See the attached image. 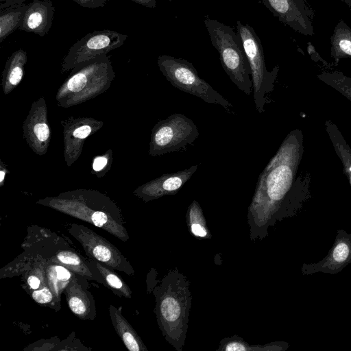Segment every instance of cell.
<instances>
[{"mask_svg":"<svg viewBox=\"0 0 351 351\" xmlns=\"http://www.w3.org/2000/svg\"><path fill=\"white\" fill-rule=\"evenodd\" d=\"M54 12L55 8L51 1L33 0L27 4L19 29L43 37L51 27Z\"/></svg>","mask_w":351,"mask_h":351,"instance_id":"9a60e30c","label":"cell"},{"mask_svg":"<svg viewBox=\"0 0 351 351\" xmlns=\"http://www.w3.org/2000/svg\"><path fill=\"white\" fill-rule=\"evenodd\" d=\"M69 232L93 259L130 276L134 274V271L126 258L116 246L103 237L80 224H72Z\"/></svg>","mask_w":351,"mask_h":351,"instance_id":"9c48e42d","label":"cell"},{"mask_svg":"<svg viewBox=\"0 0 351 351\" xmlns=\"http://www.w3.org/2000/svg\"><path fill=\"white\" fill-rule=\"evenodd\" d=\"M27 54L23 49L15 51L5 62L1 75V86L4 95L10 93L23 78Z\"/></svg>","mask_w":351,"mask_h":351,"instance_id":"e0dca14e","label":"cell"},{"mask_svg":"<svg viewBox=\"0 0 351 351\" xmlns=\"http://www.w3.org/2000/svg\"><path fill=\"white\" fill-rule=\"evenodd\" d=\"M204 24L225 72L240 90L250 95L253 91L251 71L238 33L231 27L208 17H205Z\"/></svg>","mask_w":351,"mask_h":351,"instance_id":"277c9868","label":"cell"},{"mask_svg":"<svg viewBox=\"0 0 351 351\" xmlns=\"http://www.w3.org/2000/svg\"><path fill=\"white\" fill-rule=\"evenodd\" d=\"M53 263H58L75 274L88 280H95L106 286L103 277L95 275L82 258L75 252L69 250H60L51 258Z\"/></svg>","mask_w":351,"mask_h":351,"instance_id":"44dd1931","label":"cell"},{"mask_svg":"<svg viewBox=\"0 0 351 351\" xmlns=\"http://www.w3.org/2000/svg\"><path fill=\"white\" fill-rule=\"evenodd\" d=\"M112 162V152L108 149L105 153L96 156L92 161L90 173L101 178L110 171Z\"/></svg>","mask_w":351,"mask_h":351,"instance_id":"83f0119b","label":"cell"},{"mask_svg":"<svg viewBox=\"0 0 351 351\" xmlns=\"http://www.w3.org/2000/svg\"><path fill=\"white\" fill-rule=\"evenodd\" d=\"M27 280L28 285L32 289L36 290L40 289V280L36 275L29 276Z\"/></svg>","mask_w":351,"mask_h":351,"instance_id":"4dcf8cb0","label":"cell"},{"mask_svg":"<svg viewBox=\"0 0 351 351\" xmlns=\"http://www.w3.org/2000/svg\"><path fill=\"white\" fill-rule=\"evenodd\" d=\"M303 153L302 132L293 130L259 174L248 208L252 238L264 237L268 226L295 215L308 198L309 174L297 177Z\"/></svg>","mask_w":351,"mask_h":351,"instance_id":"6da1fadb","label":"cell"},{"mask_svg":"<svg viewBox=\"0 0 351 351\" xmlns=\"http://www.w3.org/2000/svg\"><path fill=\"white\" fill-rule=\"evenodd\" d=\"M198 136L197 128L191 119L174 113L158 121L152 128L148 154L158 156L185 149Z\"/></svg>","mask_w":351,"mask_h":351,"instance_id":"52a82bcc","label":"cell"},{"mask_svg":"<svg viewBox=\"0 0 351 351\" xmlns=\"http://www.w3.org/2000/svg\"><path fill=\"white\" fill-rule=\"evenodd\" d=\"M23 135L27 145L38 156L45 155L49 147L51 130L48 110L43 97L34 101L23 124Z\"/></svg>","mask_w":351,"mask_h":351,"instance_id":"8fae6325","label":"cell"},{"mask_svg":"<svg viewBox=\"0 0 351 351\" xmlns=\"http://www.w3.org/2000/svg\"><path fill=\"white\" fill-rule=\"evenodd\" d=\"M187 219L190 223L191 231L195 236L206 237L208 235L201 207L196 201H193L189 206Z\"/></svg>","mask_w":351,"mask_h":351,"instance_id":"484cf974","label":"cell"},{"mask_svg":"<svg viewBox=\"0 0 351 351\" xmlns=\"http://www.w3.org/2000/svg\"><path fill=\"white\" fill-rule=\"evenodd\" d=\"M63 126L64 157L67 167L81 156L85 140L104 125L102 121L93 117H69L61 121Z\"/></svg>","mask_w":351,"mask_h":351,"instance_id":"7c38bea8","label":"cell"},{"mask_svg":"<svg viewBox=\"0 0 351 351\" xmlns=\"http://www.w3.org/2000/svg\"><path fill=\"white\" fill-rule=\"evenodd\" d=\"M324 126L335 151L341 162L343 172L351 186V148L335 123L327 120Z\"/></svg>","mask_w":351,"mask_h":351,"instance_id":"ffe728a7","label":"cell"},{"mask_svg":"<svg viewBox=\"0 0 351 351\" xmlns=\"http://www.w3.org/2000/svg\"><path fill=\"white\" fill-rule=\"evenodd\" d=\"M351 263V234L339 230L328 254L317 263L304 264L302 273L310 275L317 272L337 274Z\"/></svg>","mask_w":351,"mask_h":351,"instance_id":"4fadbf2b","label":"cell"},{"mask_svg":"<svg viewBox=\"0 0 351 351\" xmlns=\"http://www.w3.org/2000/svg\"><path fill=\"white\" fill-rule=\"evenodd\" d=\"M37 203L88 222L123 241L129 239L117 204L96 190L75 189L47 197Z\"/></svg>","mask_w":351,"mask_h":351,"instance_id":"7a4b0ae2","label":"cell"},{"mask_svg":"<svg viewBox=\"0 0 351 351\" xmlns=\"http://www.w3.org/2000/svg\"><path fill=\"white\" fill-rule=\"evenodd\" d=\"M167 1H171V0H167Z\"/></svg>","mask_w":351,"mask_h":351,"instance_id":"d590c367","label":"cell"},{"mask_svg":"<svg viewBox=\"0 0 351 351\" xmlns=\"http://www.w3.org/2000/svg\"><path fill=\"white\" fill-rule=\"evenodd\" d=\"M49 284L53 295L59 297L58 282L68 284L71 280V274L68 269L61 265H56L49 268L48 272Z\"/></svg>","mask_w":351,"mask_h":351,"instance_id":"4316f807","label":"cell"},{"mask_svg":"<svg viewBox=\"0 0 351 351\" xmlns=\"http://www.w3.org/2000/svg\"><path fill=\"white\" fill-rule=\"evenodd\" d=\"M26 0H0V10L12 5L22 4Z\"/></svg>","mask_w":351,"mask_h":351,"instance_id":"d6a6232c","label":"cell"},{"mask_svg":"<svg viewBox=\"0 0 351 351\" xmlns=\"http://www.w3.org/2000/svg\"><path fill=\"white\" fill-rule=\"evenodd\" d=\"M165 291L158 302V318L163 328L168 335L170 334L171 328L173 330H183L184 319L186 318V306L184 302V297H180L181 293L170 291Z\"/></svg>","mask_w":351,"mask_h":351,"instance_id":"2e32d148","label":"cell"},{"mask_svg":"<svg viewBox=\"0 0 351 351\" xmlns=\"http://www.w3.org/2000/svg\"><path fill=\"white\" fill-rule=\"evenodd\" d=\"M330 44V56L337 64L342 58H351V27L343 20L335 27Z\"/></svg>","mask_w":351,"mask_h":351,"instance_id":"7402d4cb","label":"cell"},{"mask_svg":"<svg viewBox=\"0 0 351 351\" xmlns=\"http://www.w3.org/2000/svg\"><path fill=\"white\" fill-rule=\"evenodd\" d=\"M262 2L280 22L301 34L314 35V11L308 0H262Z\"/></svg>","mask_w":351,"mask_h":351,"instance_id":"30bf717a","label":"cell"},{"mask_svg":"<svg viewBox=\"0 0 351 351\" xmlns=\"http://www.w3.org/2000/svg\"><path fill=\"white\" fill-rule=\"evenodd\" d=\"M109 311L113 326L125 347L130 351L147 350L141 338L123 316L120 310L110 305Z\"/></svg>","mask_w":351,"mask_h":351,"instance_id":"ac0fdd59","label":"cell"},{"mask_svg":"<svg viewBox=\"0 0 351 351\" xmlns=\"http://www.w3.org/2000/svg\"><path fill=\"white\" fill-rule=\"evenodd\" d=\"M79 5L87 8L104 7L109 0H73Z\"/></svg>","mask_w":351,"mask_h":351,"instance_id":"f546056e","label":"cell"},{"mask_svg":"<svg viewBox=\"0 0 351 351\" xmlns=\"http://www.w3.org/2000/svg\"><path fill=\"white\" fill-rule=\"evenodd\" d=\"M127 38L126 34L109 29L88 33L69 48L62 60L61 73L71 71L81 62L120 47Z\"/></svg>","mask_w":351,"mask_h":351,"instance_id":"ba28073f","label":"cell"},{"mask_svg":"<svg viewBox=\"0 0 351 351\" xmlns=\"http://www.w3.org/2000/svg\"><path fill=\"white\" fill-rule=\"evenodd\" d=\"M317 77L351 101V77L338 71H324Z\"/></svg>","mask_w":351,"mask_h":351,"instance_id":"d4e9b609","label":"cell"},{"mask_svg":"<svg viewBox=\"0 0 351 351\" xmlns=\"http://www.w3.org/2000/svg\"><path fill=\"white\" fill-rule=\"evenodd\" d=\"M141 5L150 8H154L156 6V0H131Z\"/></svg>","mask_w":351,"mask_h":351,"instance_id":"836d02e7","label":"cell"},{"mask_svg":"<svg viewBox=\"0 0 351 351\" xmlns=\"http://www.w3.org/2000/svg\"><path fill=\"white\" fill-rule=\"evenodd\" d=\"M157 64L162 75L173 86L206 103L220 105L229 113H232L230 102L202 79L190 62L169 55H160L157 58Z\"/></svg>","mask_w":351,"mask_h":351,"instance_id":"5b68a950","label":"cell"},{"mask_svg":"<svg viewBox=\"0 0 351 351\" xmlns=\"http://www.w3.org/2000/svg\"><path fill=\"white\" fill-rule=\"evenodd\" d=\"M27 4H16L0 10V43L16 29H19Z\"/></svg>","mask_w":351,"mask_h":351,"instance_id":"603a6c76","label":"cell"},{"mask_svg":"<svg viewBox=\"0 0 351 351\" xmlns=\"http://www.w3.org/2000/svg\"><path fill=\"white\" fill-rule=\"evenodd\" d=\"M56 94L59 107L68 108L105 93L115 78L110 57L98 56L74 67Z\"/></svg>","mask_w":351,"mask_h":351,"instance_id":"3957f363","label":"cell"},{"mask_svg":"<svg viewBox=\"0 0 351 351\" xmlns=\"http://www.w3.org/2000/svg\"><path fill=\"white\" fill-rule=\"evenodd\" d=\"M237 29L250 64L255 107L262 114L265 105L270 102L267 95L274 90L280 68L276 65L267 70L261 39L252 26L238 21Z\"/></svg>","mask_w":351,"mask_h":351,"instance_id":"8992f818","label":"cell"},{"mask_svg":"<svg viewBox=\"0 0 351 351\" xmlns=\"http://www.w3.org/2000/svg\"><path fill=\"white\" fill-rule=\"evenodd\" d=\"M32 298L39 304H47L52 301L53 293L47 286L34 291L32 293Z\"/></svg>","mask_w":351,"mask_h":351,"instance_id":"f1b7e54d","label":"cell"},{"mask_svg":"<svg viewBox=\"0 0 351 351\" xmlns=\"http://www.w3.org/2000/svg\"><path fill=\"white\" fill-rule=\"evenodd\" d=\"M10 171L7 168V165L0 158V186H3L5 182V178Z\"/></svg>","mask_w":351,"mask_h":351,"instance_id":"1f68e13d","label":"cell"},{"mask_svg":"<svg viewBox=\"0 0 351 351\" xmlns=\"http://www.w3.org/2000/svg\"><path fill=\"white\" fill-rule=\"evenodd\" d=\"M198 165L175 173H165L143 184L134 191L138 198L147 202L167 195L176 193L195 173Z\"/></svg>","mask_w":351,"mask_h":351,"instance_id":"5bb4252c","label":"cell"},{"mask_svg":"<svg viewBox=\"0 0 351 351\" xmlns=\"http://www.w3.org/2000/svg\"><path fill=\"white\" fill-rule=\"evenodd\" d=\"M65 294L70 310L81 319H89L91 314L90 298L74 278L66 285Z\"/></svg>","mask_w":351,"mask_h":351,"instance_id":"d6986e66","label":"cell"},{"mask_svg":"<svg viewBox=\"0 0 351 351\" xmlns=\"http://www.w3.org/2000/svg\"><path fill=\"white\" fill-rule=\"evenodd\" d=\"M95 265V268L104 278L107 285L116 293L123 295L126 298H132V291L128 285L120 278L117 274L114 272L113 269L104 265L100 262L93 259L92 261Z\"/></svg>","mask_w":351,"mask_h":351,"instance_id":"cb8c5ba5","label":"cell"},{"mask_svg":"<svg viewBox=\"0 0 351 351\" xmlns=\"http://www.w3.org/2000/svg\"><path fill=\"white\" fill-rule=\"evenodd\" d=\"M343 3H345L350 9L351 10V0H341Z\"/></svg>","mask_w":351,"mask_h":351,"instance_id":"e575fe53","label":"cell"}]
</instances>
